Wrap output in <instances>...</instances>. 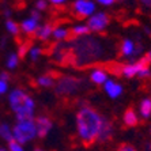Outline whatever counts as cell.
<instances>
[{
	"mask_svg": "<svg viewBox=\"0 0 151 151\" xmlns=\"http://www.w3.org/2000/svg\"><path fill=\"white\" fill-rule=\"evenodd\" d=\"M70 52V67L82 68L97 63L108 53L105 42L95 37H79L74 44L68 46Z\"/></svg>",
	"mask_w": 151,
	"mask_h": 151,
	"instance_id": "6da1fadb",
	"label": "cell"
},
{
	"mask_svg": "<svg viewBox=\"0 0 151 151\" xmlns=\"http://www.w3.org/2000/svg\"><path fill=\"white\" fill-rule=\"evenodd\" d=\"M102 117L93 108H83L76 114L78 134L84 147H91L98 140Z\"/></svg>",
	"mask_w": 151,
	"mask_h": 151,
	"instance_id": "7a4b0ae2",
	"label": "cell"
},
{
	"mask_svg": "<svg viewBox=\"0 0 151 151\" xmlns=\"http://www.w3.org/2000/svg\"><path fill=\"white\" fill-rule=\"evenodd\" d=\"M10 105L12 110L15 112L18 120H30L33 117V110H34V102L27 94L22 90H15L10 95Z\"/></svg>",
	"mask_w": 151,
	"mask_h": 151,
	"instance_id": "3957f363",
	"label": "cell"
},
{
	"mask_svg": "<svg viewBox=\"0 0 151 151\" xmlns=\"http://www.w3.org/2000/svg\"><path fill=\"white\" fill-rule=\"evenodd\" d=\"M84 86V81L76 76H61L57 82L56 94L59 97H67L74 93L79 91Z\"/></svg>",
	"mask_w": 151,
	"mask_h": 151,
	"instance_id": "277c9868",
	"label": "cell"
},
{
	"mask_svg": "<svg viewBox=\"0 0 151 151\" xmlns=\"http://www.w3.org/2000/svg\"><path fill=\"white\" fill-rule=\"evenodd\" d=\"M37 135L35 125L32 120H23L15 125L14 128V140L18 143H26Z\"/></svg>",
	"mask_w": 151,
	"mask_h": 151,
	"instance_id": "5b68a950",
	"label": "cell"
},
{
	"mask_svg": "<svg viewBox=\"0 0 151 151\" xmlns=\"http://www.w3.org/2000/svg\"><path fill=\"white\" fill-rule=\"evenodd\" d=\"M94 3H91L90 0H76L72 6H71L70 12L72 17L78 21H83L88 15L94 11Z\"/></svg>",
	"mask_w": 151,
	"mask_h": 151,
	"instance_id": "8992f818",
	"label": "cell"
},
{
	"mask_svg": "<svg viewBox=\"0 0 151 151\" xmlns=\"http://www.w3.org/2000/svg\"><path fill=\"white\" fill-rule=\"evenodd\" d=\"M109 21H110L109 15L101 12V14H97L88 19L87 27H88V30H93V32H101V30H104L108 26Z\"/></svg>",
	"mask_w": 151,
	"mask_h": 151,
	"instance_id": "52a82bcc",
	"label": "cell"
},
{
	"mask_svg": "<svg viewBox=\"0 0 151 151\" xmlns=\"http://www.w3.org/2000/svg\"><path fill=\"white\" fill-rule=\"evenodd\" d=\"M35 131L38 137H45L52 128V120L46 116H38L35 119Z\"/></svg>",
	"mask_w": 151,
	"mask_h": 151,
	"instance_id": "ba28073f",
	"label": "cell"
},
{
	"mask_svg": "<svg viewBox=\"0 0 151 151\" xmlns=\"http://www.w3.org/2000/svg\"><path fill=\"white\" fill-rule=\"evenodd\" d=\"M113 135V125L108 119L102 117L101 120V129H99V134H98V140L101 143H105V142L110 140V137Z\"/></svg>",
	"mask_w": 151,
	"mask_h": 151,
	"instance_id": "9c48e42d",
	"label": "cell"
},
{
	"mask_svg": "<svg viewBox=\"0 0 151 151\" xmlns=\"http://www.w3.org/2000/svg\"><path fill=\"white\" fill-rule=\"evenodd\" d=\"M124 124H125V127H136L137 124H139V119H137L136 113H135L134 108L132 106H129L128 109L124 112Z\"/></svg>",
	"mask_w": 151,
	"mask_h": 151,
	"instance_id": "30bf717a",
	"label": "cell"
},
{
	"mask_svg": "<svg viewBox=\"0 0 151 151\" xmlns=\"http://www.w3.org/2000/svg\"><path fill=\"white\" fill-rule=\"evenodd\" d=\"M105 90L106 93L112 97V98H116V97H119L120 94H121V91H123V88H121V86L117 83H114V82H106L105 84Z\"/></svg>",
	"mask_w": 151,
	"mask_h": 151,
	"instance_id": "8fae6325",
	"label": "cell"
},
{
	"mask_svg": "<svg viewBox=\"0 0 151 151\" xmlns=\"http://www.w3.org/2000/svg\"><path fill=\"white\" fill-rule=\"evenodd\" d=\"M134 48L135 44L131 40H125L121 44V48H120V56H128V55H132L134 53Z\"/></svg>",
	"mask_w": 151,
	"mask_h": 151,
	"instance_id": "7c38bea8",
	"label": "cell"
},
{
	"mask_svg": "<svg viewBox=\"0 0 151 151\" xmlns=\"http://www.w3.org/2000/svg\"><path fill=\"white\" fill-rule=\"evenodd\" d=\"M32 42H33L32 37L25 40V41H22V42H18V44H19V59H22V60L25 59L26 53L30 50V48H32Z\"/></svg>",
	"mask_w": 151,
	"mask_h": 151,
	"instance_id": "4fadbf2b",
	"label": "cell"
},
{
	"mask_svg": "<svg viewBox=\"0 0 151 151\" xmlns=\"http://www.w3.org/2000/svg\"><path fill=\"white\" fill-rule=\"evenodd\" d=\"M21 27L25 33H27V34H33L38 26H37V21H34V19H27V21H25L23 23H22Z\"/></svg>",
	"mask_w": 151,
	"mask_h": 151,
	"instance_id": "5bb4252c",
	"label": "cell"
},
{
	"mask_svg": "<svg viewBox=\"0 0 151 151\" xmlns=\"http://www.w3.org/2000/svg\"><path fill=\"white\" fill-rule=\"evenodd\" d=\"M106 76H108L106 72H104V71H101V70H95L91 74V81L97 84H101V83H104V82H106Z\"/></svg>",
	"mask_w": 151,
	"mask_h": 151,
	"instance_id": "9a60e30c",
	"label": "cell"
},
{
	"mask_svg": "<svg viewBox=\"0 0 151 151\" xmlns=\"http://www.w3.org/2000/svg\"><path fill=\"white\" fill-rule=\"evenodd\" d=\"M140 113L143 117H150L151 116V99H144L140 104Z\"/></svg>",
	"mask_w": 151,
	"mask_h": 151,
	"instance_id": "2e32d148",
	"label": "cell"
},
{
	"mask_svg": "<svg viewBox=\"0 0 151 151\" xmlns=\"http://www.w3.org/2000/svg\"><path fill=\"white\" fill-rule=\"evenodd\" d=\"M0 136L6 139V140H12V135H11V131H10V127L6 125V124H1L0 125Z\"/></svg>",
	"mask_w": 151,
	"mask_h": 151,
	"instance_id": "e0dca14e",
	"label": "cell"
},
{
	"mask_svg": "<svg viewBox=\"0 0 151 151\" xmlns=\"http://www.w3.org/2000/svg\"><path fill=\"white\" fill-rule=\"evenodd\" d=\"M53 35L56 40H65L67 38V30H63V29H55L53 30Z\"/></svg>",
	"mask_w": 151,
	"mask_h": 151,
	"instance_id": "ac0fdd59",
	"label": "cell"
},
{
	"mask_svg": "<svg viewBox=\"0 0 151 151\" xmlns=\"http://www.w3.org/2000/svg\"><path fill=\"white\" fill-rule=\"evenodd\" d=\"M116 151H136V148L129 143H121V144L117 146Z\"/></svg>",
	"mask_w": 151,
	"mask_h": 151,
	"instance_id": "d6986e66",
	"label": "cell"
},
{
	"mask_svg": "<svg viewBox=\"0 0 151 151\" xmlns=\"http://www.w3.org/2000/svg\"><path fill=\"white\" fill-rule=\"evenodd\" d=\"M7 29H8V32H11L12 34H18L19 33V26L12 21H7Z\"/></svg>",
	"mask_w": 151,
	"mask_h": 151,
	"instance_id": "ffe728a7",
	"label": "cell"
},
{
	"mask_svg": "<svg viewBox=\"0 0 151 151\" xmlns=\"http://www.w3.org/2000/svg\"><path fill=\"white\" fill-rule=\"evenodd\" d=\"M17 63H18V56L17 55H10L8 56V60H7V65H8V68H15L17 67Z\"/></svg>",
	"mask_w": 151,
	"mask_h": 151,
	"instance_id": "44dd1931",
	"label": "cell"
},
{
	"mask_svg": "<svg viewBox=\"0 0 151 151\" xmlns=\"http://www.w3.org/2000/svg\"><path fill=\"white\" fill-rule=\"evenodd\" d=\"M10 150L11 151H23V150H22V147L19 146V143H18V142H15L14 139H12V140H10Z\"/></svg>",
	"mask_w": 151,
	"mask_h": 151,
	"instance_id": "7402d4cb",
	"label": "cell"
},
{
	"mask_svg": "<svg viewBox=\"0 0 151 151\" xmlns=\"http://www.w3.org/2000/svg\"><path fill=\"white\" fill-rule=\"evenodd\" d=\"M30 53H32V59L35 60V59H37V57H38L42 53V50H41V48H34V49L30 50Z\"/></svg>",
	"mask_w": 151,
	"mask_h": 151,
	"instance_id": "603a6c76",
	"label": "cell"
},
{
	"mask_svg": "<svg viewBox=\"0 0 151 151\" xmlns=\"http://www.w3.org/2000/svg\"><path fill=\"white\" fill-rule=\"evenodd\" d=\"M45 7H46L45 0H38L37 1V10H45Z\"/></svg>",
	"mask_w": 151,
	"mask_h": 151,
	"instance_id": "cb8c5ba5",
	"label": "cell"
},
{
	"mask_svg": "<svg viewBox=\"0 0 151 151\" xmlns=\"http://www.w3.org/2000/svg\"><path fill=\"white\" fill-rule=\"evenodd\" d=\"M6 90H7V83H6V82H3V81H0V94H1V93H4Z\"/></svg>",
	"mask_w": 151,
	"mask_h": 151,
	"instance_id": "d4e9b609",
	"label": "cell"
},
{
	"mask_svg": "<svg viewBox=\"0 0 151 151\" xmlns=\"http://www.w3.org/2000/svg\"><path fill=\"white\" fill-rule=\"evenodd\" d=\"M32 19H34V21H38L40 19V12L37 10H34L32 12Z\"/></svg>",
	"mask_w": 151,
	"mask_h": 151,
	"instance_id": "484cf974",
	"label": "cell"
},
{
	"mask_svg": "<svg viewBox=\"0 0 151 151\" xmlns=\"http://www.w3.org/2000/svg\"><path fill=\"white\" fill-rule=\"evenodd\" d=\"M8 74H6V72H3V74H1V78H0V81H3V82H6V83H7V81H8Z\"/></svg>",
	"mask_w": 151,
	"mask_h": 151,
	"instance_id": "4316f807",
	"label": "cell"
},
{
	"mask_svg": "<svg viewBox=\"0 0 151 151\" xmlns=\"http://www.w3.org/2000/svg\"><path fill=\"white\" fill-rule=\"evenodd\" d=\"M99 3H102V4H112L114 0H98Z\"/></svg>",
	"mask_w": 151,
	"mask_h": 151,
	"instance_id": "83f0119b",
	"label": "cell"
},
{
	"mask_svg": "<svg viewBox=\"0 0 151 151\" xmlns=\"http://www.w3.org/2000/svg\"><path fill=\"white\" fill-rule=\"evenodd\" d=\"M142 3L144 6H147V7H151V0H142Z\"/></svg>",
	"mask_w": 151,
	"mask_h": 151,
	"instance_id": "f1b7e54d",
	"label": "cell"
},
{
	"mask_svg": "<svg viewBox=\"0 0 151 151\" xmlns=\"http://www.w3.org/2000/svg\"><path fill=\"white\" fill-rule=\"evenodd\" d=\"M53 4H60V3H63V1H65V0H50Z\"/></svg>",
	"mask_w": 151,
	"mask_h": 151,
	"instance_id": "f546056e",
	"label": "cell"
},
{
	"mask_svg": "<svg viewBox=\"0 0 151 151\" xmlns=\"http://www.w3.org/2000/svg\"><path fill=\"white\" fill-rule=\"evenodd\" d=\"M144 151H151V143L146 144V150H144Z\"/></svg>",
	"mask_w": 151,
	"mask_h": 151,
	"instance_id": "4dcf8cb0",
	"label": "cell"
},
{
	"mask_svg": "<svg viewBox=\"0 0 151 151\" xmlns=\"http://www.w3.org/2000/svg\"><path fill=\"white\" fill-rule=\"evenodd\" d=\"M34 151H42V150H41V148H35Z\"/></svg>",
	"mask_w": 151,
	"mask_h": 151,
	"instance_id": "1f68e13d",
	"label": "cell"
},
{
	"mask_svg": "<svg viewBox=\"0 0 151 151\" xmlns=\"http://www.w3.org/2000/svg\"><path fill=\"white\" fill-rule=\"evenodd\" d=\"M0 151H4V150H0Z\"/></svg>",
	"mask_w": 151,
	"mask_h": 151,
	"instance_id": "d6a6232c",
	"label": "cell"
}]
</instances>
